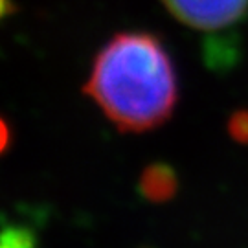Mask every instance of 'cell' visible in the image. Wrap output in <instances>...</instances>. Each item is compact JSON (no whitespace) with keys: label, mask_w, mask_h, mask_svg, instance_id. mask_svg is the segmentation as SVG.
<instances>
[{"label":"cell","mask_w":248,"mask_h":248,"mask_svg":"<svg viewBox=\"0 0 248 248\" xmlns=\"http://www.w3.org/2000/svg\"><path fill=\"white\" fill-rule=\"evenodd\" d=\"M122 133H147L173 116L178 99L175 64L149 31H122L96 53L83 87Z\"/></svg>","instance_id":"6da1fadb"},{"label":"cell","mask_w":248,"mask_h":248,"mask_svg":"<svg viewBox=\"0 0 248 248\" xmlns=\"http://www.w3.org/2000/svg\"><path fill=\"white\" fill-rule=\"evenodd\" d=\"M173 17L195 30H222L247 15L248 0H162Z\"/></svg>","instance_id":"7a4b0ae2"},{"label":"cell","mask_w":248,"mask_h":248,"mask_svg":"<svg viewBox=\"0 0 248 248\" xmlns=\"http://www.w3.org/2000/svg\"><path fill=\"white\" fill-rule=\"evenodd\" d=\"M138 191L145 201L153 204L168 202L178 191L177 171L166 162L145 166L138 178Z\"/></svg>","instance_id":"3957f363"},{"label":"cell","mask_w":248,"mask_h":248,"mask_svg":"<svg viewBox=\"0 0 248 248\" xmlns=\"http://www.w3.org/2000/svg\"><path fill=\"white\" fill-rule=\"evenodd\" d=\"M0 248H37V233L26 222H9L4 219Z\"/></svg>","instance_id":"277c9868"},{"label":"cell","mask_w":248,"mask_h":248,"mask_svg":"<svg viewBox=\"0 0 248 248\" xmlns=\"http://www.w3.org/2000/svg\"><path fill=\"white\" fill-rule=\"evenodd\" d=\"M226 129L233 142L248 145V108L233 110L228 118Z\"/></svg>","instance_id":"5b68a950"},{"label":"cell","mask_w":248,"mask_h":248,"mask_svg":"<svg viewBox=\"0 0 248 248\" xmlns=\"http://www.w3.org/2000/svg\"><path fill=\"white\" fill-rule=\"evenodd\" d=\"M142 248H153V247H142Z\"/></svg>","instance_id":"8992f818"}]
</instances>
